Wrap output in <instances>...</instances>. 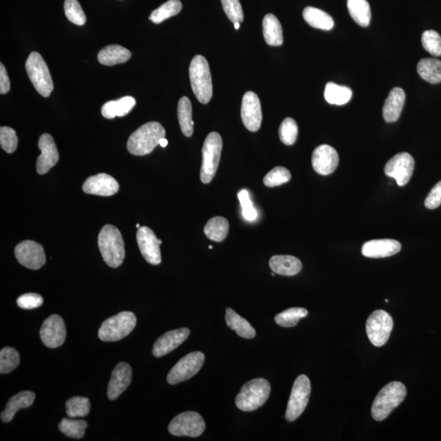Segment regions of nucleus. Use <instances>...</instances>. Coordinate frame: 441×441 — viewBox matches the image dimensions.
Returning a JSON list of instances; mask_svg holds the SVG:
<instances>
[{
  "label": "nucleus",
  "instance_id": "nucleus-1",
  "mask_svg": "<svg viewBox=\"0 0 441 441\" xmlns=\"http://www.w3.org/2000/svg\"><path fill=\"white\" fill-rule=\"evenodd\" d=\"M166 129L158 122H149L141 126L131 134L127 147L134 156L143 157L152 153L159 145V141L166 138Z\"/></svg>",
  "mask_w": 441,
  "mask_h": 441
},
{
  "label": "nucleus",
  "instance_id": "nucleus-2",
  "mask_svg": "<svg viewBox=\"0 0 441 441\" xmlns=\"http://www.w3.org/2000/svg\"><path fill=\"white\" fill-rule=\"evenodd\" d=\"M98 247L103 260L108 266L117 268L123 264L125 257V242L119 229L112 225H106L103 227L98 236Z\"/></svg>",
  "mask_w": 441,
  "mask_h": 441
},
{
  "label": "nucleus",
  "instance_id": "nucleus-3",
  "mask_svg": "<svg viewBox=\"0 0 441 441\" xmlns=\"http://www.w3.org/2000/svg\"><path fill=\"white\" fill-rule=\"evenodd\" d=\"M407 391L405 385L392 382L380 391L373 403L371 414L376 421H383L405 400Z\"/></svg>",
  "mask_w": 441,
  "mask_h": 441
},
{
  "label": "nucleus",
  "instance_id": "nucleus-4",
  "mask_svg": "<svg viewBox=\"0 0 441 441\" xmlns=\"http://www.w3.org/2000/svg\"><path fill=\"white\" fill-rule=\"evenodd\" d=\"M192 90L202 104H208L213 97V83L207 60L197 55L192 59L189 68Z\"/></svg>",
  "mask_w": 441,
  "mask_h": 441
},
{
  "label": "nucleus",
  "instance_id": "nucleus-5",
  "mask_svg": "<svg viewBox=\"0 0 441 441\" xmlns=\"http://www.w3.org/2000/svg\"><path fill=\"white\" fill-rule=\"evenodd\" d=\"M271 384L264 378H255L248 382L241 388L236 399L238 409L252 412L264 405L268 400Z\"/></svg>",
  "mask_w": 441,
  "mask_h": 441
},
{
  "label": "nucleus",
  "instance_id": "nucleus-6",
  "mask_svg": "<svg viewBox=\"0 0 441 441\" xmlns=\"http://www.w3.org/2000/svg\"><path fill=\"white\" fill-rule=\"evenodd\" d=\"M137 318L133 312H123L108 318L98 330V337L103 342H117L125 339L134 330Z\"/></svg>",
  "mask_w": 441,
  "mask_h": 441
},
{
  "label": "nucleus",
  "instance_id": "nucleus-7",
  "mask_svg": "<svg viewBox=\"0 0 441 441\" xmlns=\"http://www.w3.org/2000/svg\"><path fill=\"white\" fill-rule=\"evenodd\" d=\"M222 150V137L218 133H210L202 149L200 180L205 184H208L214 179L218 171Z\"/></svg>",
  "mask_w": 441,
  "mask_h": 441
},
{
  "label": "nucleus",
  "instance_id": "nucleus-8",
  "mask_svg": "<svg viewBox=\"0 0 441 441\" xmlns=\"http://www.w3.org/2000/svg\"><path fill=\"white\" fill-rule=\"evenodd\" d=\"M26 70L37 92L45 97H49L54 90V82L48 65L39 53L33 51L30 54L26 63Z\"/></svg>",
  "mask_w": 441,
  "mask_h": 441
},
{
  "label": "nucleus",
  "instance_id": "nucleus-9",
  "mask_svg": "<svg viewBox=\"0 0 441 441\" xmlns=\"http://www.w3.org/2000/svg\"><path fill=\"white\" fill-rule=\"evenodd\" d=\"M311 390V383L306 375H300L295 380L286 410V420L294 422L302 415L309 402Z\"/></svg>",
  "mask_w": 441,
  "mask_h": 441
},
{
  "label": "nucleus",
  "instance_id": "nucleus-10",
  "mask_svg": "<svg viewBox=\"0 0 441 441\" xmlns=\"http://www.w3.org/2000/svg\"><path fill=\"white\" fill-rule=\"evenodd\" d=\"M392 328V316L383 310L373 312L366 322V332L369 339L375 346H383L387 344Z\"/></svg>",
  "mask_w": 441,
  "mask_h": 441
},
{
  "label": "nucleus",
  "instance_id": "nucleus-11",
  "mask_svg": "<svg viewBox=\"0 0 441 441\" xmlns=\"http://www.w3.org/2000/svg\"><path fill=\"white\" fill-rule=\"evenodd\" d=\"M205 428L203 417L198 412L189 411L176 416L168 425V431L175 436L198 438L204 433Z\"/></svg>",
  "mask_w": 441,
  "mask_h": 441
},
{
  "label": "nucleus",
  "instance_id": "nucleus-12",
  "mask_svg": "<svg viewBox=\"0 0 441 441\" xmlns=\"http://www.w3.org/2000/svg\"><path fill=\"white\" fill-rule=\"evenodd\" d=\"M205 356L200 351H194L182 358L168 373L167 381L175 385L187 381L200 371L205 363Z\"/></svg>",
  "mask_w": 441,
  "mask_h": 441
},
{
  "label": "nucleus",
  "instance_id": "nucleus-13",
  "mask_svg": "<svg viewBox=\"0 0 441 441\" xmlns=\"http://www.w3.org/2000/svg\"><path fill=\"white\" fill-rule=\"evenodd\" d=\"M415 170V159L409 153L396 154L384 168L385 175L393 177L398 186H403L410 182Z\"/></svg>",
  "mask_w": 441,
  "mask_h": 441
},
{
  "label": "nucleus",
  "instance_id": "nucleus-14",
  "mask_svg": "<svg viewBox=\"0 0 441 441\" xmlns=\"http://www.w3.org/2000/svg\"><path fill=\"white\" fill-rule=\"evenodd\" d=\"M15 256L20 264L31 270H39L46 262L43 247L32 241H25L17 245Z\"/></svg>",
  "mask_w": 441,
  "mask_h": 441
},
{
  "label": "nucleus",
  "instance_id": "nucleus-15",
  "mask_svg": "<svg viewBox=\"0 0 441 441\" xmlns=\"http://www.w3.org/2000/svg\"><path fill=\"white\" fill-rule=\"evenodd\" d=\"M137 241L139 250L148 264L159 265L161 264V240H158L152 229L147 227L138 228Z\"/></svg>",
  "mask_w": 441,
  "mask_h": 441
},
{
  "label": "nucleus",
  "instance_id": "nucleus-16",
  "mask_svg": "<svg viewBox=\"0 0 441 441\" xmlns=\"http://www.w3.org/2000/svg\"><path fill=\"white\" fill-rule=\"evenodd\" d=\"M40 337L49 348H57L62 346L67 337V328L63 319L58 315L47 319L41 327Z\"/></svg>",
  "mask_w": 441,
  "mask_h": 441
},
{
  "label": "nucleus",
  "instance_id": "nucleus-17",
  "mask_svg": "<svg viewBox=\"0 0 441 441\" xmlns=\"http://www.w3.org/2000/svg\"><path fill=\"white\" fill-rule=\"evenodd\" d=\"M241 119L243 125L251 132H257L260 129L262 120V107L259 98L255 93L247 92L243 95Z\"/></svg>",
  "mask_w": 441,
  "mask_h": 441
},
{
  "label": "nucleus",
  "instance_id": "nucleus-18",
  "mask_svg": "<svg viewBox=\"0 0 441 441\" xmlns=\"http://www.w3.org/2000/svg\"><path fill=\"white\" fill-rule=\"evenodd\" d=\"M312 163L314 170L319 175H330L339 166V154L330 145H321L313 152Z\"/></svg>",
  "mask_w": 441,
  "mask_h": 441
},
{
  "label": "nucleus",
  "instance_id": "nucleus-19",
  "mask_svg": "<svg viewBox=\"0 0 441 441\" xmlns=\"http://www.w3.org/2000/svg\"><path fill=\"white\" fill-rule=\"evenodd\" d=\"M38 147L41 154L37 159L36 168L39 175H43L58 163L59 153L53 137L48 134L41 136Z\"/></svg>",
  "mask_w": 441,
  "mask_h": 441
},
{
  "label": "nucleus",
  "instance_id": "nucleus-20",
  "mask_svg": "<svg viewBox=\"0 0 441 441\" xmlns=\"http://www.w3.org/2000/svg\"><path fill=\"white\" fill-rule=\"evenodd\" d=\"M133 371L129 364L121 362L116 365L112 372L107 396L111 401H115L129 387L132 382Z\"/></svg>",
  "mask_w": 441,
  "mask_h": 441
},
{
  "label": "nucleus",
  "instance_id": "nucleus-21",
  "mask_svg": "<svg viewBox=\"0 0 441 441\" xmlns=\"http://www.w3.org/2000/svg\"><path fill=\"white\" fill-rule=\"evenodd\" d=\"M119 189L118 182L106 173H99V175L88 177L83 186V191L86 193L100 196L113 195L119 191Z\"/></svg>",
  "mask_w": 441,
  "mask_h": 441
},
{
  "label": "nucleus",
  "instance_id": "nucleus-22",
  "mask_svg": "<svg viewBox=\"0 0 441 441\" xmlns=\"http://www.w3.org/2000/svg\"><path fill=\"white\" fill-rule=\"evenodd\" d=\"M190 335V330L187 328H178V330L168 331L161 337H159L153 346V355L156 358L170 353L177 348Z\"/></svg>",
  "mask_w": 441,
  "mask_h": 441
},
{
  "label": "nucleus",
  "instance_id": "nucleus-23",
  "mask_svg": "<svg viewBox=\"0 0 441 441\" xmlns=\"http://www.w3.org/2000/svg\"><path fill=\"white\" fill-rule=\"evenodd\" d=\"M401 250L400 242L390 239L369 241L364 243L362 255L370 259H383L396 255Z\"/></svg>",
  "mask_w": 441,
  "mask_h": 441
},
{
  "label": "nucleus",
  "instance_id": "nucleus-24",
  "mask_svg": "<svg viewBox=\"0 0 441 441\" xmlns=\"http://www.w3.org/2000/svg\"><path fill=\"white\" fill-rule=\"evenodd\" d=\"M406 93L401 88H394L385 101L383 116L387 123H393L400 118L406 103Z\"/></svg>",
  "mask_w": 441,
  "mask_h": 441
},
{
  "label": "nucleus",
  "instance_id": "nucleus-25",
  "mask_svg": "<svg viewBox=\"0 0 441 441\" xmlns=\"http://www.w3.org/2000/svg\"><path fill=\"white\" fill-rule=\"evenodd\" d=\"M35 399V394L29 391L21 392L9 399L6 410L1 412L2 422H11L18 410L31 406Z\"/></svg>",
  "mask_w": 441,
  "mask_h": 441
},
{
  "label": "nucleus",
  "instance_id": "nucleus-26",
  "mask_svg": "<svg viewBox=\"0 0 441 441\" xmlns=\"http://www.w3.org/2000/svg\"><path fill=\"white\" fill-rule=\"evenodd\" d=\"M269 265L276 274L285 276L296 275L302 270V262L290 255H275L271 257Z\"/></svg>",
  "mask_w": 441,
  "mask_h": 441
},
{
  "label": "nucleus",
  "instance_id": "nucleus-27",
  "mask_svg": "<svg viewBox=\"0 0 441 441\" xmlns=\"http://www.w3.org/2000/svg\"><path fill=\"white\" fill-rule=\"evenodd\" d=\"M132 57L129 49L120 45H112L105 47L97 55L98 62L105 65H115L125 63Z\"/></svg>",
  "mask_w": 441,
  "mask_h": 441
},
{
  "label": "nucleus",
  "instance_id": "nucleus-28",
  "mask_svg": "<svg viewBox=\"0 0 441 441\" xmlns=\"http://www.w3.org/2000/svg\"><path fill=\"white\" fill-rule=\"evenodd\" d=\"M135 105V98L129 96L107 102L102 107V115L109 120L114 119L116 116L123 117L128 115Z\"/></svg>",
  "mask_w": 441,
  "mask_h": 441
},
{
  "label": "nucleus",
  "instance_id": "nucleus-29",
  "mask_svg": "<svg viewBox=\"0 0 441 441\" xmlns=\"http://www.w3.org/2000/svg\"><path fill=\"white\" fill-rule=\"evenodd\" d=\"M262 29L266 43L270 46L282 45L283 29L280 22L273 14H267L262 22Z\"/></svg>",
  "mask_w": 441,
  "mask_h": 441
},
{
  "label": "nucleus",
  "instance_id": "nucleus-30",
  "mask_svg": "<svg viewBox=\"0 0 441 441\" xmlns=\"http://www.w3.org/2000/svg\"><path fill=\"white\" fill-rule=\"evenodd\" d=\"M303 15L307 24L316 28V29L330 31L335 26V21L332 17L330 14L321 10V9L307 7L304 9Z\"/></svg>",
  "mask_w": 441,
  "mask_h": 441
},
{
  "label": "nucleus",
  "instance_id": "nucleus-31",
  "mask_svg": "<svg viewBox=\"0 0 441 441\" xmlns=\"http://www.w3.org/2000/svg\"><path fill=\"white\" fill-rule=\"evenodd\" d=\"M226 322L230 328L236 331V334L243 339H252L256 336V331L250 323L232 308L226 309Z\"/></svg>",
  "mask_w": 441,
  "mask_h": 441
},
{
  "label": "nucleus",
  "instance_id": "nucleus-32",
  "mask_svg": "<svg viewBox=\"0 0 441 441\" xmlns=\"http://www.w3.org/2000/svg\"><path fill=\"white\" fill-rule=\"evenodd\" d=\"M417 73L425 81L436 84L441 83V61L435 58H424L417 65Z\"/></svg>",
  "mask_w": 441,
  "mask_h": 441
},
{
  "label": "nucleus",
  "instance_id": "nucleus-33",
  "mask_svg": "<svg viewBox=\"0 0 441 441\" xmlns=\"http://www.w3.org/2000/svg\"><path fill=\"white\" fill-rule=\"evenodd\" d=\"M347 8L351 18L362 27H367L371 21V9L367 0H347Z\"/></svg>",
  "mask_w": 441,
  "mask_h": 441
},
{
  "label": "nucleus",
  "instance_id": "nucleus-34",
  "mask_svg": "<svg viewBox=\"0 0 441 441\" xmlns=\"http://www.w3.org/2000/svg\"><path fill=\"white\" fill-rule=\"evenodd\" d=\"M177 116L182 134L187 138L191 137L194 131V121L192 120V106L189 97H182L178 102Z\"/></svg>",
  "mask_w": 441,
  "mask_h": 441
},
{
  "label": "nucleus",
  "instance_id": "nucleus-35",
  "mask_svg": "<svg viewBox=\"0 0 441 441\" xmlns=\"http://www.w3.org/2000/svg\"><path fill=\"white\" fill-rule=\"evenodd\" d=\"M353 97V91L346 86L332 82L328 83L325 89V98L332 105L342 106L348 103Z\"/></svg>",
  "mask_w": 441,
  "mask_h": 441
},
{
  "label": "nucleus",
  "instance_id": "nucleus-36",
  "mask_svg": "<svg viewBox=\"0 0 441 441\" xmlns=\"http://www.w3.org/2000/svg\"><path fill=\"white\" fill-rule=\"evenodd\" d=\"M204 232L209 240L222 242L227 238L229 232L227 219L223 217L211 218L205 225Z\"/></svg>",
  "mask_w": 441,
  "mask_h": 441
},
{
  "label": "nucleus",
  "instance_id": "nucleus-37",
  "mask_svg": "<svg viewBox=\"0 0 441 441\" xmlns=\"http://www.w3.org/2000/svg\"><path fill=\"white\" fill-rule=\"evenodd\" d=\"M182 8L180 0H168L152 13L151 16L149 17V20L156 23V24H159L164 20L177 15L181 12Z\"/></svg>",
  "mask_w": 441,
  "mask_h": 441
},
{
  "label": "nucleus",
  "instance_id": "nucleus-38",
  "mask_svg": "<svg viewBox=\"0 0 441 441\" xmlns=\"http://www.w3.org/2000/svg\"><path fill=\"white\" fill-rule=\"evenodd\" d=\"M307 315L308 312L306 309L292 307L278 314L275 317V321L281 327L291 328L297 326L300 320Z\"/></svg>",
  "mask_w": 441,
  "mask_h": 441
},
{
  "label": "nucleus",
  "instance_id": "nucleus-39",
  "mask_svg": "<svg viewBox=\"0 0 441 441\" xmlns=\"http://www.w3.org/2000/svg\"><path fill=\"white\" fill-rule=\"evenodd\" d=\"M88 424L83 420H76L70 419H63L60 422L58 429L67 438L74 439H81L87 428Z\"/></svg>",
  "mask_w": 441,
  "mask_h": 441
},
{
  "label": "nucleus",
  "instance_id": "nucleus-40",
  "mask_svg": "<svg viewBox=\"0 0 441 441\" xmlns=\"http://www.w3.org/2000/svg\"><path fill=\"white\" fill-rule=\"evenodd\" d=\"M91 403L88 399L82 396H74L69 399L65 403L67 415L69 417H86L90 411Z\"/></svg>",
  "mask_w": 441,
  "mask_h": 441
},
{
  "label": "nucleus",
  "instance_id": "nucleus-41",
  "mask_svg": "<svg viewBox=\"0 0 441 441\" xmlns=\"http://www.w3.org/2000/svg\"><path fill=\"white\" fill-rule=\"evenodd\" d=\"M20 364V355L13 347H4L0 351V373L8 374L13 371Z\"/></svg>",
  "mask_w": 441,
  "mask_h": 441
},
{
  "label": "nucleus",
  "instance_id": "nucleus-42",
  "mask_svg": "<svg viewBox=\"0 0 441 441\" xmlns=\"http://www.w3.org/2000/svg\"><path fill=\"white\" fill-rule=\"evenodd\" d=\"M64 11L67 19L77 26H83L86 15L78 0H65Z\"/></svg>",
  "mask_w": 441,
  "mask_h": 441
},
{
  "label": "nucleus",
  "instance_id": "nucleus-43",
  "mask_svg": "<svg viewBox=\"0 0 441 441\" xmlns=\"http://www.w3.org/2000/svg\"><path fill=\"white\" fill-rule=\"evenodd\" d=\"M298 134V127L292 118H286L281 123L279 136L281 142L286 145H292L296 142Z\"/></svg>",
  "mask_w": 441,
  "mask_h": 441
},
{
  "label": "nucleus",
  "instance_id": "nucleus-44",
  "mask_svg": "<svg viewBox=\"0 0 441 441\" xmlns=\"http://www.w3.org/2000/svg\"><path fill=\"white\" fill-rule=\"evenodd\" d=\"M422 45L424 49L434 57H441V36L438 32L428 30L422 35Z\"/></svg>",
  "mask_w": 441,
  "mask_h": 441
},
{
  "label": "nucleus",
  "instance_id": "nucleus-45",
  "mask_svg": "<svg viewBox=\"0 0 441 441\" xmlns=\"http://www.w3.org/2000/svg\"><path fill=\"white\" fill-rule=\"evenodd\" d=\"M291 173L284 167H275L264 177V183L267 187H275L284 184L290 181Z\"/></svg>",
  "mask_w": 441,
  "mask_h": 441
},
{
  "label": "nucleus",
  "instance_id": "nucleus-46",
  "mask_svg": "<svg viewBox=\"0 0 441 441\" xmlns=\"http://www.w3.org/2000/svg\"><path fill=\"white\" fill-rule=\"evenodd\" d=\"M18 139L15 130L9 127H1L0 129V144L4 152L12 154L17 148Z\"/></svg>",
  "mask_w": 441,
  "mask_h": 441
},
{
  "label": "nucleus",
  "instance_id": "nucleus-47",
  "mask_svg": "<svg viewBox=\"0 0 441 441\" xmlns=\"http://www.w3.org/2000/svg\"><path fill=\"white\" fill-rule=\"evenodd\" d=\"M223 10L233 23L243 21V12L240 0H220Z\"/></svg>",
  "mask_w": 441,
  "mask_h": 441
},
{
  "label": "nucleus",
  "instance_id": "nucleus-48",
  "mask_svg": "<svg viewBox=\"0 0 441 441\" xmlns=\"http://www.w3.org/2000/svg\"><path fill=\"white\" fill-rule=\"evenodd\" d=\"M238 198L241 202L243 218L250 220V222L255 220L257 218V212L256 209L253 207L248 191L242 190L239 192Z\"/></svg>",
  "mask_w": 441,
  "mask_h": 441
},
{
  "label": "nucleus",
  "instance_id": "nucleus-49",
  "mask_svg": "<svg viewBox=\"0 0 441 441\" xmlns=\"http://www.w3.org/2000/svg\"><path fill=\"white\" fill-rule=\"evenodd\" d=\"M18 307L25 309L31 310L38 308L44 303V298L38 294H26L22 295L17 300Z\"/></svg>",
  "mask_w": 441,
  "mask_h": 441
},
{
  "label": "nucleus",
  "instance_id": "nucleus-50",
  "mask_svg": "<svg viewBox=\"0 0 441 441\" xmlns=\"http://www.w3.org/2000/svg\"><path fill=\"white\" fill-rule=\"evenodd\" d=\"M441 205V181L435 184L425 200L426 209H435Z\"/></svg>",
  "mask_w": 441,
  "mask_h": 441
},
{
  "label": "nucleus",
  "instance_id": "nucleus-51",
  "mask_svg": "<svg viewBox=\"0 0 441 441\" xmlns=\"http://www.w3.org/2000/svg\"><path fill=\"white\" fill-rule=\"evenodd\" d=\"M10 81L3 64H0V93L6 95L10 90Z\"/></svg>",
  "mask_w": 441,
  "mask_h": 441
},
{
  "label": "nucleus",
  "instance_id": "nucleus-52",
  "mask_svg": "<svg viewBox=\"0 0 441 441\" xmlns=\"http://www.w3.org/2000/svg\"><path fill=\"white\" fill-rule=\"evenodd\" d=\"M168 143V140L166 138H163L161 141H159V145H161L162 147H167Z\"/></svg>",
  "mask_w": 441,
  "mask_h": 441
},
{
  "label": "nucleus",
  "instance_id": "nucleus-53",
  "mask_svg": "<svg viewBox=\"0 0 441 441\" xmlns=\"http://www.w3.org/2000/svg\"><path fill=\"white\" fill-rule=\"evenodd\" d=\"M234 28H236V30L240 29V27H241L240 22L234 23Z\"/></svg>",
  "mask_w": 441,
  "mask_h": 441
},
{
  "label": "nucleus",
  "instance_id": "nucleus-54",
  "mask_svg": "<svg viewBox=\"0 0 441 441\" xmlns=\"http://www.w3.org/2000/svg\"><path fill=\"white\" fill-rule=\"evenodd\" d=\"M209 250H212L213 246H209Z\"/></svg>",
  "mask_w": 441,
  "mask_h": 441
},
{
  "label": "nucleus",
  "instance_id": "nucleus-55",
  "mask_svg": "<svg viewBox=\"0 0 441 441\" xmlns=\"http://www.w3.org/2000/svg\"><path fill=\"white\" fill-rule=\"evenodd\" d=\"M136 227H137V228H140V225L137 224V226H136Z\"/></svg>",
  "mask_w": 441,
  "mask_h": 441
}]
</instances>
